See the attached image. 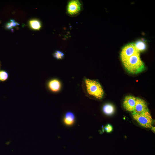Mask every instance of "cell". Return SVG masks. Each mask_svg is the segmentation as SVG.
Listing matches in <instances>:
<instances>
[{
  "label": "cell",
  "mask_w": 155,
  "mask_h": 155,
  "mask_svg": "<svg viewBox=\"0 0 155 155\" xmlns=\"http://www.w3.org/2000/svg\"><path fill=\"white\" fill-rule=\"evenodd\" d=\"M75 119V116L73 113L68 111L65 113L64 115V123L67 125H71L73 123Z\"/></svg>",
  "instance_id": "10"
},
{
  "label": "cell",
  "mask_w": 155,
  "mask_h": 155,
  "mask_svg": "<svg viewBox=\"0 0 155 155\" xmlns=\"http://www.w3.org/2000/svg\"><path fill=\"white\" fill-rule=\"evenodd\" d=\"M132 116L133 119L142 127L146 128L152 127V119L148 110L141 114L133 112Z\"/></svg>",
  "instance_id": "3"
},
{
  "label": "cell",
  "mask_w": 155,
  "mask_h": 155,
  "mask_svg": "<svg viewBox=\"0 0 155 155\" xmlns=\"http://www.w3.org/2000/svg\"><path fill=\"white\" fill-rule=\"evenodd\" d=\"M83 4L78 0L69 1L66 7V12L70 16H75L78 15L82 10Z\"/></svg>",
  "instance_id": "4"
},
{
  "label": "cell",
  "mask_w": 155,
  "mask_h": 155,
  "mask_svg": "<svg viewBox=\"0 0 155 155\" xmlns=\"http://www.w3.org/2000/svg\"><path fill=\"white\" fill-rule=\"evenodd\" d=\"M28 23L30 28L34 30H39L42 27V23L40 20L36 18L30 19Z\"/></svg>",
  "instance_id": "9"
},
{
  "label": "cell",
  "mask_w": 155,
  "mask_h": 155,
  "mask_svg": "<svg viewBox=\"0 0 155 155\" xmlns=\"http://www.w3.org/2000/svg\"><path fill=\"white\" fill-rule=\"evenodd\" d=\"M47 86L51 91L57 92L60 90L61 84L59 80L56 79H53L49 81L47 83Z\"/></svg>",
  "instance_id": "8"
},
{
  "label": "cell",
  "mask_w": 155,
  "mask_h": 155,
  "mask_svg": "<svg viewBox=\"0 0 155 155\" xmlns=\"http://www.w3.org/2000/svg\"><path fill=\"white\" fill-rule=\"evenodd\" d=\"M105 131L107 133H109L112 131L113 127L110 124L106 125L104 127Z\"/></svg>",
  "instance_id": "16"
},
{
  "label": "cell",
  "mask_w": 155,
  "mask_h": 155,
  "mask_svg": "<svg viewBox=\"0 0 155 155\" xmlns=\"http://www.w3.org/2000/svg\"><path fill=\"white\" fill-rule=\"evenodd\" d=\"M122 62L126 70L131 73L137 74L145 69L144 64L140 58V53L131 56Z\"/></svg>",
  "instance_id": "2"
},
{
  "label": "cell",
  "mask_w": 155,
  "mask_h": 155,
  "mask_svg": "<svg viewBox=\"0 0 155 155\" xmlns=\"http://www.w3.org/2000/svg\"><path fill=\"white\" fill-rule=\"evenodd\" d=\"M135 46L137 50L139 52L144 51L146 48V45L144 41L139 40L134 43Z\"/></svg>",
  "instance_id": "12"
},
{
  "label": "cell",
  "mask_w": 155,
  "mask_h": 155,
  "mask_svg": "<svg viewBox=\"0 0 155 155\" xmlns=\"http://www.w3.org/2000/svg\"><path fill=\"white\" fill-rule=\"evenodd\" d=\"M148 110L147 104L145 101L139 98H136L135 110L133 112L141 114Z\"/></svg>",
  "instance_id": "7"
},
{
  "label": "cell",
  "mask_w": 155,
  "mask_h": 155,
  "mask_svg": "<svg viewBox=\"0 0 155 155\" xmlns=\"http://www.w3.org/2000/svg\"><path fill=\"white\" fill-rule=\"evenodd\" d=\"M82 87L85 94L88 96L100 100L104 96L103 88L97 81L84 77L82 81Z\"/></svg>",
  "instance_id": "1"
},
{
  "label": "cell",
  "mask_w": 155,
  "mask_h": 155,
  "mask_svg": "<svg viewBox=\"0 0 155 155\" xmlns=\"http://www.w3.org/2000/svg\"><path fill=\"white\" fill-rule=\"evenodd\" d=\"M102 110L105 114L110 115L114 113L115 108L112 104L109 103L106 104L103 106Z\"/></svg>",
  "instance_id": "11"
},
{
  "label": "cell",
  "mask_w": 155,
  "mask_h": 155,
  "mask_svg": "<svg viewBox=\"0 0 155 155\" xmlns=\"http://www.w3.org/2000/svg\"><path fill=\"white\" fill-rule=\"evenodd\" d=\"M136 98L132 96H126L123 101V105L125 109L129 112H133L134 111Z\"/></svg>",
  "instance_id": "6"
},
{
  "label": "cell",
  "mask_w": 155,
  "mask_h": 155,
  "mask_svg": "<svg viewBox=\"0 0 155 155\" xmlns=\"http://www.w3.org/2000/svg\"><path fill=\"white\" fill-rule=\"evenodd\" d=\"M8 73L5 71L0 70V81L3 82L6 81L8 78Z\"/></svg>",
  "instance_id": "15"
},
{
  "label": "cell",
  "mask_w": 155,
  "mask_h": 155,
  "mask_svg": "<svg viewBox=\"0 0 155 155\" xmlns=\"http://www.w3.org/2000/svg\"><path fill=\"white\" fill-rule=\"evenodd\" d=\"M53 56L55 59L60 60L63 59L64 54L62 51L59 50H57L53 54Z\"/></svg>",
  "instance_id": "14"
},
{
  "label": "cell",
  "mask_w": 155,
  "mask_h": 155,
  "mask_svg": "<svg viewBox=\"0 0 155 155\" xmlns=\"http://www.w3.org/2000/svg\"><path fill=\"white\" fill-rule=\"evenodd\" d=\"M19 25V24L15 20L11 19L6 23L5 25V28L7 29H11Z\"/></svg>",
  "instance_id": "13"
},
{
  "label": "cell",
  "mask_w": 155,
  "mask_h": 155,
  "mask_svg": "<svg viewBox=\"0 0 155 155\" xmlns=\"http://www.w3.org/2000/svg\"><path fill=\"white\" fill-rule=\"evenodd\" d=\"M140 52L136 49L134 43H129L124 46L120 53V58L122 62L131 56Z\"/></svg>",
  "instance_id": "5"
}]
</instances>
